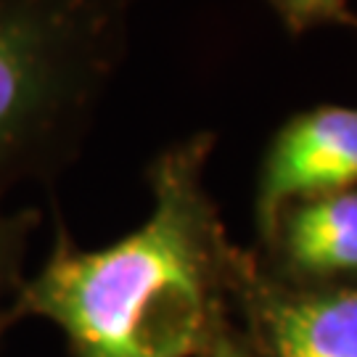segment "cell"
I'll return each mask as SVG.
<instances>
[{
	"instance_id": "cell-1",
	"label": "cell",
	"mask_w": 357,
	"mask_h": 357,
	"mask_svg": "<svg viewBox=\"0 0 357 357\" xmlns=\"http://www.w3.org/2000/svg\"><path fill=\"white\" fill-rule=\"evenodd\" d=\"M215 138L199 132L149 165L151 212L101 249L59 228L48 259L22 281L11 320L59 326L72 357H193L206 347L225 243L204 167Z\"/></svg>"
},
{
	"instance_id": "cell-2",
	"label": "cell",
	"mask_w": 357,
	"mask_h": 357,
	"mask_svg": "<svg viewBox=\"0 0 357 357\" xmlns=\"http://www.w3.org/2000/svg\"><path fill=\"white\" fill-rule=\"evenodd\" d=\"M138 0H0V199L72 156Z\"/></svg>"
},
{
	"instance_id": "cell-3",
	"label": "cell",
	"mask_w": 357,
	"mask_h": 357,
	"mask_svg": "<svg viewBox=\"0 0 357 357\" xmlns=\"http://www.w3.org/2000/svg\"><path fill=\"white\" fill-rule=\"evenodd\" d=\"M357 188V109L318 106L291 116L270 141L259 180L257 217L268 236L291 204Z\"/></svg>"
},
{
	"instance_id": "cell-4",
	"label": "cell",
	"mask_w": 357,
	"mask_h": 357,
	"mask_svg": "<svg viewBox=\"0 0 357 357\" xmlns=\"http://www.w3.org/2000/svg\"><path fill=\"white\" fill-rule=\"evenodd\" d=\"M270 238L299 273H357V188L291 204Z\"/></svg>"
},
{
	"instance_id": "cell-5",
	"label": "cell",
	"mask_w": 357,
	"mask_h": 357,
	"mask_svg": "<svg viewBox=\"0 0 357 357\" xmlns=\"http://www.w3.org/2000/svg\"><path fill=\"white\" fill-rule=\"evenodd\" d=\"M265 336L273 357H357V289L275 299Z\"/></svg>"
},
{
	"instance_id": "cell-6",
	"label": "cell",
	"mask_w": 357,
	"mask_h": 357,
	"mask_svg": "<svg viewBox=\"0 0 357 357\" xmlns=\"http://www.w3.org/2000/svg\"><path fill=\"white\" fill-rule=\"evenodd\" d=\"M38 222L35 212H3L0 209V336L11 326V305L22 286V259H24L29 230Z\"/></svg>"
},
{
	"instance_id": "cell-7",
	"label": "cell",
	"mask_w": 357,
	"mask_h": 357,
	"mask_svg": "<svg viewBox=\"0 0 357 357\" xmlns=\"http://www.w3.org/2000/svg\"><path fill=\"white\" fill-rule=\"evenodd\" d=\"M281 19L291 38H302L318 26H352L357 29V13L349 0H265Z\"/></svg>"
},
{
	"instance_id": "cell-8",
	"label": "cell",
	"mask_w": 357,
	"mask_h": 357,
	"mask_svg": "<svg viewBox=\"0 0 357 357\" xmlns=\"http://www.w3.org/2000/svg\"><path fill=\"white\" fill-rule=\"evenodd\" d=\"M209 357H241V355H238V352H236V349H233V347H230L228 342H222V339H220V342H217V344L212 347Z\"/></svg>"
}]
</instances>
